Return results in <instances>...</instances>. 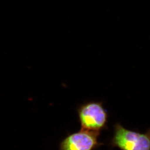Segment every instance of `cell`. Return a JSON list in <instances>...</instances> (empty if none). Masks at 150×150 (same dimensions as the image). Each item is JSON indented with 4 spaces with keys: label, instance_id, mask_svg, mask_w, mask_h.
<instances>
[{
    "label": "cell",
    "instance_id": "cell-1",
    "mask_svg": "<svg viewBox=\"0 0 150 150\" xmlns=\"http://www.w3.org/2000/svg\"><path fill=\"white\" fill-rule=\"evenodd\" d=\"M109 145L120 150H150V128L142 133L126 129L117 122L114 125L113 134Z\"/></svg>",
    "mask_w": 150,
    "mask_h": 150
},
{
    "label": "cell",
    "instance_id": "cell-2",
    "mask_svg": "<svg viewBox=\"0 0 150 150\" xmlns=\"http://www.w3.org/2000/svg\"><path fill=\"white\" fill-rule=\"evenodd\" d=\"M81 129L100 133L108 129L109 115L102 102L89 101L76 109Z\"/></svg>",
    "mask_w": 150,
    "mask_h": 150
},
{
    "label": "cell",
    "instance_id": "cell-3",
    "mask_svg": "<svg viewBox=\"0 0 150 150\" xmlns=\"http://www.w3.org/2000/svg\"><path fill=\"white\" fill-rule=\"evenodd\" d=\"M100 133L80 129L69 134L60 142L59 150H95L103 145L99 141Z\"/></svg>",
    "mask_w": 150,
    "mask_h": 150
}]
</instances>
